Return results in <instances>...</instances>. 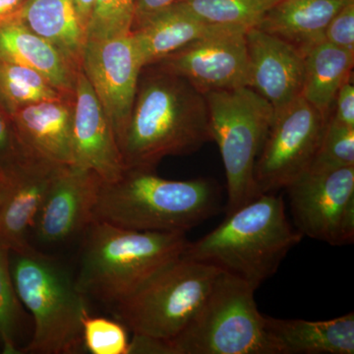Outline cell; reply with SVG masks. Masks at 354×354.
<instances>
[{"label":"cell","instance_id":"cell-1","mask_svg":"<svg viewBox=\"0 0 354 354\" xmlns=\"http://www.w3.org/2000/svg\"><path fill=\"white\" fill-rule=\"evenodd\" d=\"M151 66L142 70L120 140L130 169L153 171L162 158L189 155L213 141L205 95L183 77Z\"/></svg>","mask_w":354,"mask_h":354},{"label":"cell","instance_id":"cell-2","mask_svg":"<svg viewBox=\"0 0 354 354\" xmlns=\"http://www.w3.org/2000/svg\"><path fill=\"white\" fill-rule=\"evenodd\" d=\"M302 237L290 225L283 198L265 193L228 214L208 234L189 241L183 256L214 266L257 290L276 274Z\"/></svg>","mask_w":354,"mask_h":354},{"label":"cell","instance_id":"cell-3","mask_svg":"<svg viewBox=\"0 0 354 354\" xmlns=\"http://www.w3.org/2000/svg\"><path fill=\"white\" fill-rule=\"evenodd\" d=\"M220 193L206 178L169 180L153 171L127 169L102 183L93 221L141 232H186L218 213Z\"/></svg>","mask_w":354,"mask_h":354},{"label":"cell","instance_id":"cell-4","mask_svg":"<svg viewBox=\"0 0 354 354\" xmlns=\"http://www.w3.org/2000/svg\"><path fill=\"white\" fill-rule=\"evenodd\" d=\"M188 244L184 232H141L92 221L83 234L77 286L86 297L114 307L180 258Z\"/></svg>","mask_w":354,"mask_h":354},{"label":"cell","instance_id":"cell-5","mask_svg":"<svg viewBox=\"0 0 354 354\" xmlns=\"http://www.w3.org/2000/svg\"><path fill=\"white\" fill-rule=\"evenodd\" d=\"M9 264L16 292L34 324L22 353H84L83 321L90 312L75 277L57 258L34 246L9 251Z\"/></svg>","mask_w":354,"mask_h":354},{"label":"cell","instance_id":"cell-6","mask_svg":"<svg viewBox=\"0 0 354 354\" xmlns=\"http://www.w3.org/2000/svg\"><path fill=\"white\" fill-rule=\"evenodd\" d=\"M256 288L221 272L169 354H281L256 304Z\"/></svg>","mask_w":354,"mask_h":354},{"label":"cell","instance_id":"cell-7","mask_svg":"<svg viewBox=\"0 0 354 354\" xmlns=\"http://www.w3.org/2000/svg\"><path fill=\"white\" fill-rule=\"evenodd\" d=\"M212 137L227 177V215L259 196L255 165L274 122L271 104L250 87L206 93Z\"/></svg>","mask_w":354,"mask_h":354},{"label":"cell","instance_id":"cell-8","mask_svg":"<svg viewBox=\"0 0 354 354\" xmlns=\"http://www.w3.org/2000/svg\"><path fill=\"white\" fill-rule=\"evenodd\" d=\"M221 271L181 256L113 307L133 334L171 339L190 322Z\"/></svg>","mask_w":354,"mask_h":354},{"label":"cell","instance_id":"cell-9","mask_svg":"<svg viewBox=\"0 0 354 354\" xmlns=\"http://www.w3.org/2000/svg\"><path fill=\"white\" fill-rule=\"evenodd\" d=\"M297 230L334 246L354 241V167H310L286 186Z\"/></svg>","mask_w":354,"mask_h":354},{"label":"cell","instance_id":"cell-10","mask_svg":"<svg viewBox=\"0 0 354 354\" xmlns=\"http://www.w3.org/2000/svg\"><path fill=\"white\" fill-rule=\"evenodd\" d=\"M329 116L299 97L274 116L256 160L259 194L286 188L308 171L320 148Z\"/></svg>","mask_w":354,"mask_h":354},{"label":"cell","instance_id":"cell-11","mask_svg":"<svg viewBox=\"0 0 354 354\" xmlns=\"http://www.w3.org/2000/svg\"><path fill=\"white\" fill-rule=\"evenodd\" d=\"M143 68L131 32L86 41L81 70L108 115L118 144L131 113Z\"/></svg>","mask_w":354,"mask_h":354},{"label":"cell","instance_id":"cell-12","mask_svg":"<svg viewBox=\"0 0 354 354\" xmlns=\"http://www.w3.org/2000/svg\"><path fill=\"white\" fill-rule=\"evenodd\" d=\"M246 32L228 30L207 37L153 65L183 77L203 94L249 87Z\"/></svg>","mask_w":354,"mask_h":354},{"label":"cell","instance_id":"cell-13","mask_svg":"<svg viewBox=\"0 0 354 354\" xmlns=\"http://www.w3.org/2000/svg\"><path fill=\"white\" fill-rule=\"evenodd\" d=\"M102 183L94 172L62 165L35 221L31 239L39 245L55 246L83 234L93 221Z\"/></svg>","mask_w":354,"mask_h":354},{"label":"cell","instance_id":"cell-14","mask_svg":"<svg viewBox=\"0 0 354 354\" xmlns=\"http://www.w3.org/2000/svg\"><path fill=\"white\" fill-rule=\"evenodd\" d=\"M72 165L94 172L104 183L127 169L113 125L81 69L74 88Z\"/></svg>","mask_w":354,"mask_h":354},{"label":"cell","instance_id":"cell-15","mask_svg":"<svg viewBox=\"0 0 354 354\" xmlns=\"http://www.w3.org/2000/svg\"><path fill=\"white\" fill-rule=\"evenodd\" d=\"M249 87L271 104L274 116L302 97L304 55L283 39L254 27L245 32Z\"/></svg>","mask_w":354,"mask_h":354},{"label":"cell","instance_id":"cell-16","mask_svg":"<svg viewBox=\"0 0 354 354\" xmlns=\"http://www.w3.org/2000/svg\"><path fill=\"white\" fill-rule=\"evenodd\" d=\"M62 165L32 153L9 169L8 187L0 205V243L9 251L32 246L35 221Z\"/></svg>","mask_w":354,"mask_h":354},{"label":"cell","instance_id":"cell-17","mask_svg":"<svg viewBox=\"0 0 354 354\" xmlns=\"http://www.w3.org/2000/svg\"><path fill=\"white\" fill-rule=\"evenodd\" d=\"M73 97L35 102L10 114L30 152L57 164L72 165Z\"/></svg>","mask_w":354,"mask_h":354},{"label":"cell","instance_id":"cell-18","mask_svg":"<svg viewBox=\"0 0 354 354\" xmlns=\"http://www.w3.org/2000/svg\"><path fill=\"white\" fill-rule=\"evenodd\" d=\"M228 30L241 29L207 24L171 6L134 26L131 35L145 68L190 44Z\"/></svg>","mask_w":354,"mask_h":354},{"label":"cell","instance_id":"cell-19","mask_svg":"<svg viewBox=\"0 0 354 354\" xmlns=\"http://www.w3.org/2000/svg\"><path fill=\"white\" fill-rule=\"evenodd\" d=\"M0 58L34 70L64 94H74L79 70L53 44L19 19L0 26Z\"/></svg>","mask_w":354,"mask_h":354},{"label":"cell","instance_id":"cell-20","mask_svg":"<svg viewBox=\"0 0 354 354\" xmlns=\"http://www.w3.org/2000/svg\"><path fill=\"white\" fill-rule=\"evenodd\" d=\"M351 0H279L266 12L258 29L295 46L302 55L325 41L335 14Z\"/></svg>","mask_w":354,"mask_h":354},{"label":"cell","instance_id":"cell-21","mask_svg":"<svg viewBox=\"0 0 354 354\" xmlns=\"http://www.w3.org/2000/svg\"><path fill=\"white\" fill-rule=\"evenodd\" d=\"M281 354H353L354 313L326 321L265 316Z\"/></svg>","mask_w":354,"mask_h":354},{"label":"cell","instance_id":"cell-22","mask_svg":"<svg viewBox=\"0 0 354 354\" xmlns=\"http://www.w3.org/2000/svg\"><path fill=\"white\" fill-rule=\"evenodd\" d=\"M19 20L53 44L76 69H81L86 32L72 0H27Z\"/></svg>","mask_w":354,"mask_h":354},{"label":"cell","instance_id":"cell-23","mask_svg":"<svg viewBox=\"0 0 354 354\" xmlns=\"http://www.w3.org/2000/svg\"><path fill=\"white\" fill-rule=\"evenodd\" d=\"M354 53L323 41L304 53L302 97L329 116L342 84L351 79Z\"/></svg>","mask_w":354,"mask_h":354},{"label":"cell","instance_id":"cell-24","mask_svg":"<svg viewBox=\"0 0 354 354\" xmlns=\"http://www.w3.org/2000/svg\"><path fill=\"white\" fill-rule=\"evenodd\" d=\"M279 0H177L172 6L214 26L248 31Z\"/></svg>","mask_w":354,"mask_h":354},{"label":"cell","instance_id":"cell-25","mask_svg":"<svg viewBox=\"0 0 354 354\" xmlns=\"http://www.w3.org/2000/svg\"><path fill=\"white\" fill-rule=\"evenodd\" d=\"M65 95H72L59 92L34 70L0 58V106L9 114L28 104Z\"/></svg>","mask_w":354,"mask_h":354},{"label":"cell","instance_id":"cell-26","mask_svg":"<svg viewBox=\"0 0 354 354\" xmlns=\"http://www.w3.org/2000/svg\"><path fill=\"white\" fill-rule=\"evenodd\" d=\"M24 312L11 276L9 250L0 243V351L22 353Z\"/></svg>","mask_w":354,"mask_h":354},{"label":"cell","instance_id":"cell-27","mask_svg":"<svg viewBox=\"0 0 354 354\" xmlns=\"http://www.w3.org/2000/svg\"><path fill=\"white\" fill-rule=\"evenodd\" d=\"M134 19L135 0H95L86 30V41L130 34Z\"/></svg>","mask_w":354,"mask_h":354},{"label":"cell","instance_id":"cell-28","mask_svg":"<svg viewBox=\"0 0 354 354\" xmlns=\"http://www.w3.org/2000/svg\"><path fill=\"white\" fill-rule=\"evenodd\" d=\"M84 351L91 354H128L130 337L120 320L88 313L83 321Z\"/></svg>","mask_w":354,"mask_h":354},{"label":"cell","instance_id":"cell-29","mask_svg":"<svg viewBox=\"0 0 354 354\" xmlns=\"http://www.w3.org/2000/svg\"><path fill=\"white\" fill-rule=\"evenodd\" d=\"M354 167V128L329 118L322 143L311 167Z\"/></svg>","mask_w":354,"mask_h":354},{"label":"cell","instance_id":"cell-30","mask_svg":"<svg viewBox=\"0 0 354 354\" xmlns=\"http://www.w3.org/2000/svg\"><path fill=\"white\" fill-rule=\"evenodd\" d=\"M32 153L21 141L10 114L0 106V169L9 171Z\"/></svg>","mask_w":354,"mask_h":354},{"label":"cell","instance_id":"cell-31","mask_svg":"<svg viewBox=\"0 0 354 354\" xmlns=\"http://www.w3.org/2000/svg\"><path fill=\"white\" fill-rule=\"evenodd\" d=\"M325 41L354 53V0L342 7L330 21Z\"/></svg>","mask_w":354,"mask_h":354},{"label":"cell","instance_id":"cell-32","mask_svg":"<svg viewBox=\"0 0 354 354\" xmlns=\"http://www.w3.org/2000/svg\"><path fill=\"white\" fill-rule=\"evenodd\" d=\"M333 118L344 127L354 128V87L351 79L342 84L335 97Z\"/></svg>","mask_w":354,"mask_h":354},{"label":"cell","instance_id":"cell-33","mask_svg":"<svg viewBox=\"0 0 354 354\" xmlns=\"http://www.w3.org/2000/svg\"><path fill=\"white\" fill-rule=\"evenodd\" d=\"M176 1L177 0H135V19L133 27L149 16L172 6Z\"/></svg>","mask_w":354,"mask_h":354},{"label":"cell","instance_id":"cell-34","mask_svg":"<svg viewBox=\"0 0 354 354\" xmlns=\"http://www.w3.org/2000/svg\"><path fill=\"white\" fill-rule=\"evenodd\" d=\"M27 0H0V26L19 19Z\"/></svg>","mask_w":354,"mask_h":354},{"label":"cell","instance_id":"cell-35","mask_svg":"<svg viewBox=\"0 0 354 354\" xmlns=\"http://www.w3.org/2000/svg\"><path fill=\"white\" fill-rule=\"evenodd\" d=\"M72 1H73L74 7H75L79 21H80L84 31L86 32L91 14H92L93 8L95 6V0H72Z\"/></svg>","mask_w":354,"mask_h":354},{"label":"cell","instance_id":"cell-36","mask_svg":"<svg viewBox=\"0 0 354 354\" xmlns=\"http://www.w3.org/2000/svg\"><path fill=\"white\" fill-rule=\"evenodd\" d=\"M8 171L0 169V205L6 197L7 187H8Z\"/></svg>","mask_w":354,"mask_h":354}]
</instances>
